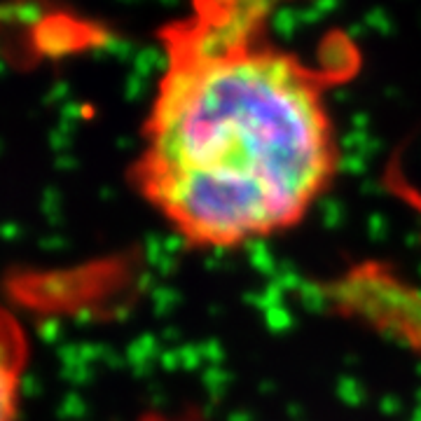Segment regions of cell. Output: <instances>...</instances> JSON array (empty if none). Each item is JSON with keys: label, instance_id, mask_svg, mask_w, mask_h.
<instances>
[{"label": "cell", "instance_id": "cell-2", "mask_svg": "<svg viewBox=\"0 0 421 421\" xmlns=\"http://www.w3.org/2000/svg\"><path fill=\"white\" fill-rule=\"evenodd\" d=\"M337 314L391 337L421 358V285L382 263H360L323 288Z\"/></svg>", "mask_w": 421, "mask_h": 421}, {"label": "cell", "instance_id": "cell-4", "mask_svg": "<svg viewBox=\"0 0 421 421\" xmlns=\"http://www.w3.org/2000/svg\"><path fill=\"white\" fill-rule=\"evenodd\" d=\"M295 0H197V19L232 36H263L279 7Z\"/></svg>", "mask_w": 421, "mask_h": 421}, {"label": "cell", "instance_id": "cell-3", "mask_svg": "<svg viewBox=\"0 0 421 421\" xmlns=\"http://www.w3.org/2000/svg\"><path fill=\"white\" fill-rule=\"evenodd\" d=\"M29 337L10 309L0 307V421L19 419L21 382L29 365Z\"/></svg>", "mask_w": 421, "mask_h": 421}, {"label": "cell", "instance_id": "cell-1", "mask_svg": "<svg viewBox=\"0 0 421 421\" xmlns=\"http://www.w3.org/2000/svg\"><path fill=\"white\" fill-rule=\"evenodd\" d=\"M353 61L347 38L316 64L267 33L230 36L199 19L173 29L131 164L136 195L199 250H237L295 230L340 173L328 89Z\"/></svg>", "mask_w": 421, "mask_h": 421}, {"label": "cell", "instance_id": "cell-5", "mask_svg": "<svg viewBox=\"0 0 421 421\" xmlns=\"http://www.w3.org/2000/svg\"><path fill=\"white\" fill-rule=\"evenodd\" d=\"M33 45L42 56H66L78 49L94 45V31H87L69 16H45L33 31Z\"/></svg>", "mask_w": 421, "mask_h": 421}]
</instances>
